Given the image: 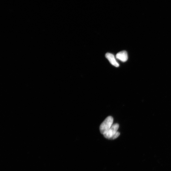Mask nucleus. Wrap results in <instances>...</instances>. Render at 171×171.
<instances>
[{
  "instance_id": "nucleus-1",
  "label": "nucleus",
  "mask_w": 171,
  "mask_h": 171,
  "mask_svg": "<svg viewBox=\"0 0 171 171\" xmlns=\"http://www.w3.org/2000/svg\"><path fill=\"white\" fill-rule=\"evenodd\" d=\"M119 126V125L117 123L113 125L110 129L104 134L105 137L110 140L116 139L120 135V132H117Z\"/></svg>"
},
{
  "instance_id": "nucleus-4",
  "label": "nucleus",
  "mask_w": 171,
  "mask_h": 171,
  "mask_svg": "<svg viewBox=\"0 0 171 171\" xmlns=\"http://www.w3.org/2000/svg\"><path fill=\"white\" fill-rule=\"evenodd\" d=\"M116 57L118 59L124 62L128 60V59L127 52L125 51H120L116 54Z\"/></svg>"
},
{
  "instance_id": "nucleus-2",
  "label": "nucleus",
  "mask_w": 171,
  "mask_h": 171,
  "mask_svg": "<svg viewBox=\"0 0 171 171\" xmlns=\"http://www.w3.org/2000/svg\"><path fill=\"white\" fill-rule=\"evenodd\" d=\"M114 119L111 116H108L105 119L100 126V131L101 133L104 134L113 125Z\"/></svg>"
},
{
  "instance_id": "nucleus-3",
  "label": "nucleus",
  "mask_w": 171,
  "mask_h": 171,
  "mask_svg": "<svg viewBox=\"0 0 171 171\" xmlns=\"http://www.w3.org/2000/svg\"><path fill=\"white\" fill-rule=\"evenodd\" d=\"M105 57L113 65L116 67L119 66V64L118 63L114 56L113 54L107 53L106 54Z\"/></svg>"
}]
</instances>
